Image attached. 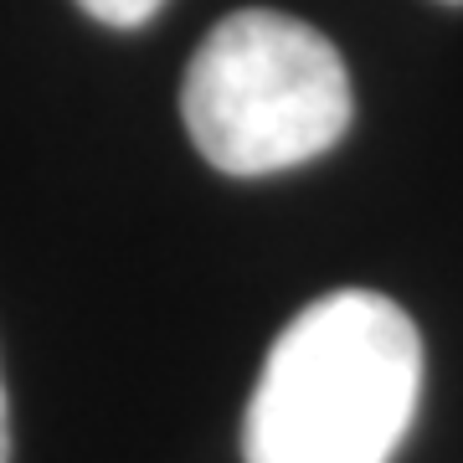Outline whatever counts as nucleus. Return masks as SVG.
<instances>
[{
  "instance_id": "1",
  "label": "nucleus",
  "mask_w": 463,
  "mask_h": 463,
  "mask_svg": "<svg viewBox=\"0 0 463 463\" xmlns=\"http://www.w3.org/2000/svg\"><path fill=\"white\" fill-rule=\"evenodd\" d=\"M422 397V335L392 298L340 288L273 340L248 402V463H392Z\"/></svg>"
},
{
  "instance_id": "2",
  "label": "nucleus",
  "mask_w": 463,
  "mask_h": 463,
  "mask_svg": "<svg viewBox=\"0 0 463 463\" xmlns=\"http://www.w3.org/2000/svg\"><path fill=\"white\" fill-rule=\"evenodd\" d=\"M181 118L222 175H279L325 155L355 99L330 36L283 11H237L185 67Z\"/></svg>"
},
{
  "instance_id": "3",
  "label": "nucleus",
  "mask_w": 463,
  "mask_h": 463,
  "mask_svg": "<svg viewBox=\"0 0 463 463\" xmlns=\"http://www.w3.org/2000/svg\"><path fill=\"white\" fill-rule=\"evenodd\" d=\"M93 21H103V26H118V32H134V26H145V21H155V11L165 5V0H78Z\"/></svg>"
},
{
  "instance_id": "4",
  "label": "nucleus",
  "mask_w": 463,
  "mask_h": 463,
  "mask_svg": "<svg viewBox=\"0 0 463 463\" xmlns=\"http://www.w3.org/2000/svg\"><path fill=\"white\" fill-rule=\"evenodd\" d=\"M0 463H11V417H5V386H0Z\"/></svg>"
},
{
  "instance_id": "5",
  "label": "nucleus",
  "mask_w": 463,
  "mask_h": 463,
  "mask_svg": "<svg viewBox=\"0 0 463 463\" xmlns=\"http://www.w3.org/2000/svg\"><path fill=\"white\" fill-rule=\"evenodd\" d=\"M448 5H463V0H448Z\"/></svg>"
}]
</instances>
